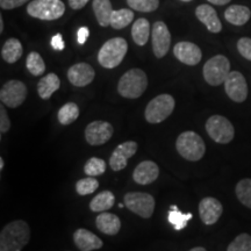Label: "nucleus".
<instances>
[{
  "instance_id": "f257e3e1",
  "label": "nucleus",
  "mask_w": 251,
  "mask_h": 251,
  "mask_svg": "<svg viewBox=\"0 0 251 251\" xmlns=\"http://www.w3.org/2000/svg\"><path fill=\"white\" fill-rule=\"evenodd\" d=\"M30 240V228L24 220H15L0 233V251H23Z\"/></svg>"
},
{
  "instance_id": "f03ea898",
  "label": "nucleus",
  "mask_w": 251,
  "mask_h": 251,
  "mask_svg": "<svg viewBox=\"0 0 251 251\" xmlns=\"http://www.w3.org/2000/svg\"><path fill=\"white\" fill-rule=\"evenodd\" d=\"M148 87V77L141 69H130L122 75L118 83V92L127 99H137Z\"/></svg>"
},
{
  "instance_id": "7ed1b4c3",
  "label": "nucleus",
  "mask_w": 251,
  "mask_h": 251,
  "mask_svg": "<svg viewBox=\"0 0 251 251\" xmlns=\"http://www.w3.org/2000/svg\"><path fill=\"white\" fill-rule=\"evenodd\" d=\"M176 149L183 158L191 162L200 161L206 152V146L201 136L191 130L184 131L177 137Z\"/></svg>"
},
{
  "instance_id": "20e7f679",
  "label": "nucleus",
  "mask_w": 251,
  "mask_h": 251,
  "mask_svg": "<svg viewBox=\"0 0 251 251\" xmlns=\"http://www.w3.org/2000/svg\"><path fill=\"white\" fill-rule=\"evenodd\" d=\"M128 51L127 41L122 37H113L105 42L98 52V62L102 68L114 69L121 64Z\"/></svg>"
},
{
  "instance_id": "39448f33",
  "label": "nucleus",
  "mask_w": 251,
  "mask_h": 251,
  "mask_svg": "<svg viewBox=\"0 0 251 251\" xmlns=\"http://www.w3.org/2000/svg\"><path fill=\"white\" fill-rule=\"evenodd\" d=\"M176 101L170 94H159L150 100L144 111V118L149 124H161L174 112Z\"/></svg>"
},
{
  "instance_id": "423d86ee",
  "label": "nucleus",
  "mask_w": 251,
  "mask_h": 251,
  "mask_svg": "<svg viewBox=\"0 0 251 251\" xmlns=\"http://www.w3.org/2000/svg\"><path fill=\"white\" fill-rule=\"evenodd\" d=\"M65 5L62 0H31L27 6V13L40 20L51 21L63 17Z\"/></svg>"
},
{
  "instance_id": "0eeeda50",
  "label": "nucleus",
  "mask_w": 251,
  "mask_h": 251,
  "mask_svg": "<svg viewBox=\"0 0 251 251\" xmlns=\"http://www.w3.org/2000/svg\"><path fill=\"white\" fill-rule=\"evenodd\" d=\"M203 78L209 85L219 86L225 84L230 74V62L224 55H216L205 63L202 69Z\"/></svg>"
},
{
  "instance_id": "6e6552de",
  "label": "nucleus",
  "mask_w": 251,
  "mask_h": 251,
  "mask_svg": "<svg viewBox=\"0 0 251 251\" xmlns=\"http://www.w3.org/2000/svg\"><path fill=\"white\" fill-rule=\"evenodd\" d=\"M206 131L216 143L227 144L234 140V126L224 115H212L206 121Z\"/></svg>"
},
{
  "instance_id": "1a4fd4ad",
  "label": "nucleus",
  "mask_w": 251,
  "mask_h": 251,
  "mask_svg": "<svg viewBox=\"0 0 251 251\" xmlns=\"http://www.w3.org/2000/svg\"><path fill=\"white\" fill-rule=\"evenodd\" d=\"M125 205L130 212L143 219L151 218L155 211V199L146 192H128L124 198Z\"/></svg>"
},
{
  "instance_id": "9d476101",
  "label": "nucleus",
  "mask_w": 251,
  "mask_h": 251,
  "mask_svg": "<svg viewBox=\"0 0 251 251\" xmlns=\"http://www.w3.org/2000/svg\"><path fill=\"white\" fill-rule=\"evenodd\" d=\"M28 90L23 81L12 79L2 85L0 90V100L1 103L9 108H17L23 105L27 98Z\"/></svg>"
},
{
  "instance_id": "9b49d317",
  "label": "nucleus",
  "mask_w": 251,
  "mask_h": 251,
  "mask_svg": "<svg viewBox=\"0 0 251 251\" xmlns=\"http://www.w3.org/2000/svg\"><path fill=\"white\" fill-rule=\"evenodd\" d=\"M114 129L109 122L93 121L85 128V140L90 146H101L112 139Z\"/></svg>"
},
{
  "instance_id": "f8f14e48",
  "label": "nucleus",
  "mask_w": 251,
  "mask_h": 251,
  "mask_svg": "<svg viewBox=\"0 0 251 251\" xmlns=\"http://www.w3.org/2000/svg\"><path fill=\"white\" fill-rule=\"evenodd\" d=\"M151 41L153 54L157 58H163L168 54L171 46V34L168 26L163 21L153 24L151 29Z\"/></svg>"
},
{
  "instance_id": "ddd939ff",
  "label": "nucleus",
  "mask_w": 251,
  "mask_h": 251,
  "mask_svg": "<svg viewBox=\"0 0 251 251\" xmlns=\"http://www.w3.org/2000/svg\"><path fill=\"white\" fill-rule=\"evenodd\" d=\"M225 91L233 101H246L248 97V85L243 75L238 71H230L225 81Z\"/></svg>"
},
{
  "instance_id": "4468645a",
  "label": "nucleus",
  "mask_w": 251,
  "mask_h": 251,
  "mask_svg": "<svg viewBox=\"0 0 251 251\" xmlns=\"http://www.w3.org/2000/svg\"><path fill=\"white\" fill-rule=\"evenodd\" d=\"M137 151V143L135 141H127L115 148L109 157V166L113 171H121L127 166L128 159Z\"/></svg>"
},
{
  "instance_id": "2eb2a0df",
  "label": "nucleus",
  "mask_w": 251,
  "mask_h": 251,
  "mask_svg": "<svg viewBox=\"0 0 251 251\" xmlns=\"http://www.w3.org/2000/svg\"><path fill=\"white\" fill-rule=\"evenodd\" d=\"M174 54L178 61L186 65L199 64L202 58L201 49L196 43L188 42V41H181L174 47Z\"/></svg>"
},
{
  "instance_id": "dca6fc26",
  "label": "nucleus",
  "mask_w": 251,
  "mask_h": 251,
  "mask_svg": "<svg viewBox=\"0 0 251 251\" xmlns=\"http://www.w3.org/2000/svg\"><path fill=\"white\" fill-rule=\"evenodd\" d=\"M224 213L222 203L213 197H206L199 203V215L206 226H212L219 221Z\"/></svg>"
},
{
  "instance_id": "f3484780",
  "label": "nucleus",
  "mask_w": 251,
  "mask_h": 251,
  "mask_svg": "<svg viewBox=\"0 0 251 251\" xmlns=\"http://www.w3.org/2000/svg\"><path fill=\"white\" fill-rule=\"evenodd\" d=\"M96 77V71L87 63H77L68 70V79L74 86L84 87L91 84Z\"/></svg>"
},
{
  "instance_id": "a211bd4d",
  "label": "nucleus",
  "mask_w": 251,
  "mask_h": 251,
  "mask_svg": "<svg viewBox=\"0 0 251 251\" xmlns=\"http://www.w3.org/2000/svg\"><path fill=\"white\" fill-rule=\"evenodd\" d=\"M74 242L80 251H93L101 249L102 240L87 229L79 228L74 233Z\"/></svg>"
},
{
  "instance_id": "6ab92c4d",
  "label": "nucleus",
  "mask_w": 251,
  "mask_h": 251,
  "mask_svg": "<svg viewBox=\"0 0 251 251\" xmlns=\"http://www.w3.org/2000/svg\"><path fill=\"white\" fill-rule=\"evenodd\" d=\"M159 176V168L155 162L143 161L135 168L133 179L140 185H149L155 181Z\"/></svg>"
},
{
  "instance_id": "aec40b11",
  "label": "nucleus",
  "mask_w": 251,
  "mask_h": 251,
  "mask_svg": "<svg viewBox=\"0 0 251 251\" xmlns=\"http://www.w3.org/2000/svg\"><path fill=\"white\" fill-rule=\"evenodd\" d=\"M196 17L200 23L205 25L207 29L211 33L218 34L222 30V24L218 17V13L212 6L202 4L198 6L196 9Z\"/></svg>"
},
{
  "instance_id": "412c9836",
  "label": "nucleus",
  "mask_w": 251,
  "mask_h": 251,
  "mask_svg": "<svg viewBox=\"0 0 251 251\" xmlns=\"http://www.w3.org/2000/svg\"><path fill=\"white\" fill-rule=\"evenodd\" d=\"M96 225L97 228L101 231L102 234L109 235H117L121 229V220L119 219V216L112 213L102 212L97 216L96 219Z\"/></svg>"
},
{
  "instance_id": "4be33fe9",
  "label": "nucleus",
  "mask_w": 251,
  "mask_h": 251,
  "mask_svg": "<svg viewBox=\"0 0 251 251\" xmlns=\"http://www.w3.org/2000/svg\"><path fill=\"white\" fill-rule=\"evenodd\" d=\"M251 18L249 7L243 5H231L225 11V19L234 26H243Z\"/></svg>"
},
{
  "instance_id": "5701e85b",
  "label": "nucleus",
  "mask_w": 251,
  "mask_h": 251,
  "mask_svg": "<svg viewBox=\"0 0 251 251\" xmlns=\"http://www.w3.org/2000/svg\"><path fill=\"white\" fill-rule=\"evenodd\" d=\"M61 86V80L56 74H49L47 76L42 77L37 84V93L40 98L43 100H48L51 98V96Z\"/></svg>"
},
{
  "instance_id": "b1692460",
  "label": "nucleus",
  "mask_w": 251,
  "mask_h": 251,
  "mask_svg": "<svg viewBox=\"0 0 251 251\" xmlns=\"http://www.w3.org/2000/svg\"><path fill=\"white\" fill-rule=\"evenodd\" d=\"M92 8L100 26H111V18L114 12L111 0H93Z\"/></svg>"
},
{
  "instance_id": "393cba45",
  "label": "nucleus",
  "mask_w": 251,
  "mask_h": 251,
  "mask_svg": "<svg viewBox=\"0 0 251 251\" xmlns=\"http://www.w3.org/2000/svg\"><path fill=\"white\" fill-rule=\"evenodd\" d=\"M24 54V48L18 39H8L1 48V57L8 64H14L21 58Z\"/></svg>"
},
{
  "instance_id": "a878e982",
  "label": "nucleus",
  "mask_w": 251,
  "mask_h": 251,
  "mask_svg": "<svg viewBox=\"0 0 251 251\" xmlns=\"http://www.w3.org/2000/svg\"><path fill=\"white\" fill-rule=\"evenodd\" d=\"M115 203V197L111 191H101V192L97 194L96 197L91 200L90 209L94 213H102L107 212L111 209Z\"/></svg>"
},
{
  "instance_id": "bb28decb",
  "label": "nucleus",
  "mask_w": 251,
  "mask_h": 251,
  "mask_svg": "<svg viewBox=\"0 0 251 251\" xmlns=\"http://www.w3.org/2000/svg\"><path fill=\"white\" fill-rule=\"evenodd\" d=\"M150 29H151V27H150L149 21L147 19H137L133 25V28H131V37H133L134 42L140 47L146 46L150 36Z\"/></svg>"
},
{
  "instance_id": "cd10ccee",
  "label": "nucleus",
  "mask_w": 251,
  "mask_h": 251,
  "mask_svg": "<svg viewBox=\"0 0 251 251\" xmlns=\"http://www.w3.org/2000/svg\"><path fill=\"white\" fill-rule=\"evenodd\" d=\"M79 117V107L75 102H67L59 108L57 119L59 124L68 126L75 122Z\"/></svg>"
},
{
  "instance_id": "c85d7f7f",
  "label": "nucleus",
  "mask_w": 251,
  "mask_h": 251,
  "mask_svg": "<svg viewBox=\"0 0 251 251\" xmlns=\"http://www.w3.org/2000/svg\"><path fill=\"white\" fill-rule=\"evenodd\" d=\"M134 19V12L131 9L121 8L113 12L111 18V27L114 29H122L126 28L128 25L131 24Z\"/></svg>"
},
{
  "instance_id": "c756f323",
  "label": "nucleus",
  "mask_w": 251,
  "mask_h": 251,
  "mask_svg": "<svg viewBox=\"0 0 251 251\" xmlns=\"http://www.w3.org/2000/svg\"><path fill=\"white\" fill-rule=\"evenodd\" d=\"M192 218H193L192 213H181L180 211H178L177 206L174 205L171 206L170 211H169L168 220L169 222L174 226L176 230H181V229L186 227L187 222Z\"/></svg>"
},
{
  "instance_id": "7c9ffc66",
  "label": "nucleus",
  "mask_w": 251,
  "mask_h": 251,
  "mask_svg": "<svg viewBox=\"0 0 251 251\" xmlns=\"http://www.w3.org/2000/svg\"><path fill=\"white\" fill-rule=\"evenodd\" d=\"M26 67L28 69V71L35 77L42 76L46 71V63L43 61L42 56L36 51H31L30 54L27 56Z\"/></svg>"
},
{
  "instance_id": "2f4dec72",
  "label": "nucleus",
  "mask_w": 251,
  "mask_h": 251,
  "mask_svg": "<svg viewBox=\"0 0 251 251\" xmlns=\"http://www.w3.org/2000/svg\"><path fill=\"white\" fill-rule=\"evenodd\" d=\"M235 193L240 202L251 209V178H244L238 181Z\"/></svg>"
},
{
  "instance_id": "473e14b6",
  "label": "nucleus",
  "mask_w": 251,
  "mask_h": 251,
  "mask_svg": "<svg viewBox=\"0 0 251 251\" xmlns=\"http://www.w3.org/2000/svg\"><path fill=\"white\" fill-rule=\"evenodd\" d=\"M106 171V162L98 157H91L84 165V172L87 177H98Z\"/></svg>"
},
{
  "instance_id": "72a5a7b5",
  "label": "nucleus",
  "mask_w": 251,
  "mask_h": 251,
  "mask_svg": "<svg viewBox=\"0 0 251 251\" xmlns=\"http://www.w3.org/2000/svg\"><path fill=\"white\" fill-rule=\"evenodd\" d=\"M99 187V181L94 179V177H87L79 179L76 183V191L79 196H89L96 192Z\"/></svg>"
},
{
  "instance_id": "f704fd0d",
  "label": "nucleus",
  "mask_w": 251,
  "mask_h": 251,
  "mask_svg": "<svg viewBox=\"0 0 251 251\" xmlns=\"http://www.w3.org/2000/svg\"><path fill=\"white\" fill-rule=\"evenodd\" d=\"M127 4L131 9L148 13L159 7V0H127Z\"/></svg>"
},
{
  "instance_id": "c9c22d12",
  "label": "nucleus",
  "mask_w": 251,
  "mask_h": 251,
  "mask_svg": "<svg viewBox=\"0 0 251 251\" xmlns=\"http://www.w3.org/2000/svg\"><path fill=\"white\" fill-rule=\"evenodd\" d=\"M227 251H251V235L240 234L229 244Z\"/></svg>"
},
{
  "instance_id": "e433bc0d",
  "label": "nucleus",
  "mask_w": 251,
  "mask_h": 251,
  "mask_svg": "<svg viewBox=\"0 0 251 251\" xmlns=\"http://www.w3.org/2000/svg\"><path fill=\"white\" fill-rule=\"evenodd\" d=\"M237 49L241 56L248 61H251V39L250 37H242L238 40L237 42Z\"/></svg>"
},
{
  "instance_id": "4c0bfd02",
  "label": "nucleus",
  "mask_w": 251,
  "mask_h": 251,
  "mask_svg": "<svg viewBox=\"0 0 251 251\" xmlns=\"http://www.w3.org/2000/svg\"><path fill=\"white\" fill-rule=\"evenodd\" d=\"M9 128H11V120H9L7 112H6L5 109V105L2 103V105L0 106V133H7Z\"/></svg>"
},
{
  "instance_id": "58836bf2",
  "label": "nucleus",
  "mask_w": 251,
  "mask_h": 251,
  "mask_svg": "<svg viewBox=\"0 0 251 251\" xmlns=\"http://www.w3.org/2000/svg\"><path fill=\"white\" fill-rule=\"evenodd\" d=\"M29 0H0V7L2 9H14L26 4Z\"/></svg>"
},
{
  "instance_id": "ea45409f",
  "label": "nucleus",
  "mask_w": 251,
  "mask_h": 251,
  "mask_svg": "<svg viewBox=\"0 0 251 251\" xmlns=\"http://www.w3.org/2000/svg\"><path fill=\"white\" fill-rule=\"evenodd\" d=\"M51 47L55 50H58V51H61V50L64 49L65 43H64V41H63V37H62L61 34H56V35L52 37V39H51Z\"/></svg>"
},
{
  "instance_id": "a19ab883",
  "label": "nucleus",
  "mask_w": 251,
  "mask_h": 251,
  "mask_svg": "<svg viewBox=\"0 0 251 251\" xmlns=\"http://www.w3.org/2000/svg\"><path fill=\"white\" fill-rule=\"evenodd\" d=\"M90 36V30L87 27H80L79 30L77 33V37H78V43L79 45H85L86 40L89 39Z\"/></svg>"
},
{
  "instance_id": "79ce46f5",
  "label": "nucleus",
  "mask_w": 251,
  "mask_h": 251,
  "mask_svg": "<svg viewBox=\"0 0 251 251\" xmlns=\"http://www.w3.org/2000/svg\"><path fill=\"white\" fill-rule=\"evenodd\" d=\"M90 0H69V5L72 9H81Z\"/></svg>"
},
{
  "instance_id": "37998d69",
  "label": "nucleus",
  "mask_w": 251,
  "mask_h": 251,
  "mask_svg": "<svg viewBox=\"0 0 251 251\" xmlns=\"http://www.w3.org/2000/svg\"><path fill=\"white\" fill-rule=\"evenodd\" d=\"M211 4H214V5H218V6H222V5H226L228 4L229 1H231V0H208Z\"/></svg>"
},
{
  "instance_id": "c03bdc74",
  "label": "nucleus",
  "mask_w": 251,
  "mask_h": 251,
  "mask_svg": "<svg viewBox=\"0 0 251 251\" xmlns=\"http://www.w3.org/2000/svg\"><path fill=\"white\" fill-rule=\"evenodd\" d=\"M2 31H4V19L0 15V33H2Z\"/></svg>"
},
{
  "instance_id": "a18cd8bd",
  "label": "nucleus",
  "mask_w": 251,
  "mask_h": 251,
  "mask_svg": "<svg viewBox=\"0 0 251 251\" xmlns=\"http://www.w3.org/2000/svg\"><path fill=\"white\" fill-rule=\"evenodd\" d=\"M188 251H207L205 248H202V247H196V248H193V249H191V250H188Z\"/></svg>"
},
{
  "instance_id": "49530a36",
  "label": "nucleus",
  "mask_w": 251,
  "mask_h": 251,
  "mask_svg": "<svg viewBox=\"0 0 251 251\" xmlns=\"http://www.w3.org/2000/svg\"><path fill=\"white\" fill-rule=\"evenodd\" d=\"M2 169H4V158L0 157V170H2Z\"/></svg>"
},
{
  "instance_id": "de8ad7c7",
  "label": "nucleus",
  "mask_w": 251,
  "mask_h": 251,
  "mask_svg": "<svg viewBox=\"0 0 251 251\" xmlns=\"http://www.w3.org/2000/svg\"><path fill=\"white\" fill-rule=\"evenodd\" d=\"M181 1H184V2H188V1H192V0H181Z\"/></svg>"
}]
</instances>
